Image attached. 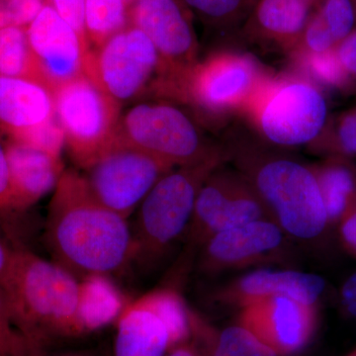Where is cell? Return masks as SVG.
Segmentation results:
<instances>
[{
  "mask_svg": "<svg viewBox=\"0 0 356 356\" xmlns=\"http://www.w3.org/2000/svg\"><path fill=\"white\" fill-rule=\"evenodd\" d=\"M6 151L13 211L27 209L56 189L64 173L60 158L14 140Z\"/></svg>",
  "mask_w": 356,
  "mask_h": 356,
  "instance_id": "cell-17",
  "label": "cell"
},
{
  "mask_svg": "<svg viewBox=\"0 0 356 356\" xmlns=\"http://www.w3.org/2000/svg\"><path fill=\"white\" fill-rule=\"evenodd\" d=\"M165 356H207V355L196 341H192L191 339L187 343L173 346L168 351Z\"/></svg>",
  "mask_w": 356,
  "mask_h": 356,
  "instance_id": "cell-40",
  "label": "cell"
},
{
  "mask_svg": "<svg viewBox=\"0 0 356 356\" xmlns=\"http://www.w3.org/2000/svg\"><path fill=\"white\" fill-rule=\"evenodd\" d=\"M355 4H356V0H355Z\"/></svg>",
  "mask_w": 356,
  "mask_h": 356,
  "instance_id": "cell-45",
  "label": "cell"
},
{
  "mask_svg": "<svg viewBox=\"0 0 356 356\" xmlns=\"http://www.w3.org/2000/svg\"><path fill=\"white\" fill-rule=\"evenodd\" d=\"M84 74L122 105L143 95L154 76L166 74L156 47L132 25L89 51Z\"/></svg>",
  "mask_w": 356,
  "mask_h": 356,
  "instance_id": "cell-8",
  "label": "cell"
},
{
  "mask_svg": "<svg viewBox=\"0 0 356 356\" xmlns=\"http://www.w3.org/2000/svg\"><path fill=\"white\" fill-rule=\"evenodd\" d=\"M13 211L11 201L10 177L6 151L0 144V212Z\"/></svg>",
  "mask_w": 356,
  "mask_h": 356,
  "instance_id": "cell-37",
  "label": "cell"
},
{
  "mask_svg": "<svg viewBox=\"0 0 356 356\" xmlns=\"http://www.w3.org/2000/svg\"><path fill=\"white\" fill-rule=\"evenodd\" d=\"M317 142L316 149L321 153L356 158V107L341 114L332 126L329 135H321Z\"/></svg>",
  "mask_w": 356,
  "mask_h": 356,
  "instance_id": "cell-29",
  "label": "cell"
},
{
  "mask_svg": "<svg viewBox=\"0 0 356 356\" xmlns=\"http://www.w3.org/2000/svg\"><path fill=\"white\" fill-rule=\"evenodd\" d=\"M192 339L207 356H278L240 324L219 330L191 310Z\"/></svg>",
  "mask_w": 356,
  "mask_h": 356,
  "instance_id": "cell-24",
  "label": "cell"
},
{
  "mask_svg": "<svg viewBox=\"0 0 356 356\" xmlns=\"http://www.w3.org/2000/svg\"><path fill=\"white\" fill-rule=\"evenodd\" d=\"M201 185L187 227V243L201 248L213 236L257 220L270 219L266 206L247 177L238 170L222 168Z\"/></svg>",
  "mask_w": 356,
  "mask_h": 356,
  "instance_id": "cell-11",
  "label": "cell"
},
{
  "mask_svg": "<svg viewBox=\"0 0 356 356\" xmlns=\"http://www.w3.org/2000/svg\"><path fill=\"white\" fill-rule=\"evenodd\" d=\"M14 142L27 145L44 153L60 158L65 146V136L57 117L35 127L13 134Z\"/></svg>",
  "mask_w": 356,
  "mask_h": 356,
  "instance_id": "cell-30",
  "label": "cell"
},
{
  "mask_svg": "<svg viewBox=\"0 0 356 356\" xmlns=\"http://www.w3.org/2000/svg\"><path fill=\"white\" fill-rule=\"evenodd\" d=\"M10 26L30 25L44 8V0H3Z\"/></svg>",
  "mask_w": 356,
  "mask_h": 356,
  "instance_id": "cell-34",
  "label": "cell"
},
{
  "mask_svg": "<svg viewBox=\"0 0 356 356\" xmlns=\"http://www.w3.org/2000/svg\"><path fill=\"white\" fill-rule=\"evenodd\" d=\"M29 348L14 325L6 294L0 288V356H24Z\"/></svg>",
  "mask_w": 356,
  "mask_h": 356,
  "instance_id": "cell-32",
  "label": "cell"
},
{
  "mask_svg": "<svg viewBox=\"0 0 356 356\" xmlns=\"http://www.w3.org/2000/svg\"><path fill=\"white\" fill-rule=\"evenodd\" d=\"M267 83L252 56L222 51L197 63L177 86L197 108L221 115L250 108Z\"/></svg>",
  "mask_w": 356,
  "mask_h": 356,
  "instance_id": "cell-10",
  "label": "cell"
},
{
  "mask_svg": "<svg viewBox=\"0 0 356 356\" xmlns=\"http://www.w3.org/2000/svg\"><path fill=\"white\" fill-rule=\"evenodd\" d=\"M126 3L128 4V6L130 7L131 4H132L133 0H125Z\"/></svg>",
  "mask_w": 356,
  "mask_h": 356,
  "instance_id": "cell-44",
  "label": "cell"
},
{
  "mask_svg": "<svg viewBox=\"0 0 356 356\" xmlns=\"http://www.w3.org/2000/svg\"><path fill=\"white\" fill-rule=\"evenodd\" d=\"M238 324L278 356H293L311 343L318 323V305L285 296L255 299L241 307Z\"/></svg>",
  "mask_w": 356,
  "mask_h": 356,
  "instance_id": "cell-13",
  "label": "cell"
},
{
  "mask_svg": "<svg viewBox=\"0 0 356 356\" xmlns=\"http://www.w3.org/2000/svg\"><path fill=\"white\" fill-rule=\"evenodd\" d=\"M47 241L57 264L83 277L120 270L137 252L127 218L98 201L74 170L63 173L56 187Z\"/></svg>",
  "mask_w": 356,
  "mask_h": 356,
  "instance_id": "cell-1",
  "label": "cell"
},
{
  "mask_svg": "<svg viewBox=\"0 0 356 356\" xmlns=\"http://www.w3.org/2000/svg\"><path fill=\"white\" fill-rule=\"evenodd\" d=\"M172 168L115 138L102 154L83 168L81 175L98 201L128 218L159 178Z\"/></svg>",
  "mask_w": 356,
  "mask_h": 356,
  "instance_id": "cell-9",
  "label": "cell"
},
{
  "mask_svg": "<svg viewBox=\"0 0 356 356\" xmlns=\"http://www.w3.org/2000/svg\"><path fill=\"white\" fill-rule=\"evenodd\" d=\"M123 294L106 274H90L79 282V321L81 334L116 323L127 306Z\"/></svg>",
  "mask_w": 356,
  "mask_h": 356,
  "instance_id": "cell-22",
  "label": "cell"
},
{
  "mask_svg": "<svg viewBox=\"0 0 356 356\" xmlns=\"http://www.w3.org/2000/svg\"><path fill=\"white\" fill-rule=\"evenodd\" d=\"M133 25L151 40L175 86L194 67L197 40L180 0H133Z\"/></svg>",
  "mask_w": 356,
  "mask_h": 356,
  "instance_id": "cell-12",
  "label": "cell"
},
{
  "mask_svg": "<svg viewBox=\"0 0 356 356\" xmlns=\"http://www.w3.org/2000/svg\"><path fill=\"white\" fill-rule=\"evenodd\" d=\"M14 252H15V250H11V248L7 245L3 238L0 236V288L3 286L7 275H8L9 271H10Z\"/></svg>",
  "mask_w": 356,
  "mask_h": 356,
  "instance_id": "cell-39",
  "label": "cell"
},
{
  "mask_svg": "<svg viewBox=\"0 0 356 356\" xmlns=\"http://www.w3.org/2000/svg\"><path fill=\"white\" fill-rule=\"evenodd\" d=\"M8 26H10V21H9L8 14H7L3 1H0V29H2V28L8 27Z\"/></svg>",
  "mask_w": 356,
  "mask_h": 356,
  "instance_id": "cell-41",
  "label": "cell"
},
{
  "mask_svg": "<svg viewBox=\"0 0 356 356\" xmlns=\"http://www.w3.org/2000/svg\"><path fill=\"white\" fill-rule=\"evenodd\" d=\"M40 79L51 92L83 76L89 51L76 32L46 4L27 31Z\"/></svg>",
  "mask_w": 356,
  "mask_h": 356,
  "instance_id": "cell-15",
  "label": "cell"
},
{
  "mask_svg": "<svg viewBox=\"0 0 356 356\" xmlns=\"http://www.w3.org/2000/svg\"><path fill=\"white\" fill-rule=\"evenodd\" d=\"M325 281L316 274L295 270H257L232 281L216 293V301L238 308L255 299L285 296L318 305Z\"/></svg>",
  "mask_w": 356,
  "mask_h": 356,
  "instance_id": "cell-16",
  "label": "cell"
},
{
  "mask_svg": "<svg viewBox=\"0 0 356 356\" xmlns=\"http://www.w3.org/2000/svg\"><path fill=\"white\" fill-rule=\"evenodd\" d=\"M307 1L310 2L311 4H313V6H315L320 0H307Z\"/></svg>",
  "mask_w": 356,
  "mask_h": 356,
  "instance_id": "cell-42",
  "label": "cell"
},
{
  "mask_svg": "<svg viewBox=\"0 0 356 356\" xmlns=\"http://www.w3.org/2000/svg\"><path fill=\"white\" fill-rule=\"evenodd\" d=\"M310 168L322 194L330 227H337L356 201V165L350 159L332 156Z\"/></svg>",
  "mask_w": 356,
  "mask_h": 356,
  "instance_id": "cell-23",
  "label": "cell"
},
{
  "mask_svg": "<svg viewBox=\"0 0 356 356\" xmlns=\"http://www.w3.org/2000/svg\"><path fill=\"white\" fill-rule=\"evenodd\" d=\"M355 29V0H320L297 47L314 54L334 51Z\"/></svg>",
  "mask_w": 356,
  "mask_h": 356,
  "instance_id": "cell-21",
  "label": "cell"
},
{
  "mask_svg": "<svg viewBox=\"0 0 356 356\" xmlns=\"http://www.w3.org/2000/svg\"><path fill=\"white\" fill-rule=\"evenodd\" d=\"M227 158L222 149L198 163L172 168L159 178L139 206L134 234L136 257L158 259L186 232L201 185Z\"/></svg>",
  "mask_w": 356,
  "mask_h": 356,
  "instance_id": "cell-4",
  "label": "cell"
},
{
  "mask_svg": "<svg viewBox=\"0 0 356 356\" xmlns=\"http://www.w3.org/2000/svg\"><path fill=\"white\" fill-rule=\"evenodd\" d=\"M53 95L65 145L84 168L114 142L121 104L86 74L63 84Z\"/></svg>",
  "mask_w": 356,
  "mask_h": 356,
  "instance_id": "cell-7",
  "label": "cell"
},
{
  "mask_svg": "<svg viewBox=\"0 0 356 356\" xmlns=\"http://www.w3.org/2000/svg\"><path fill=\"white\" fill-rule=\"evenodd\" d=\"M200 248L201 271L221 273L280 262L285 254V233L271 220H257L220 232Z\"/></svg>",
  "mask_w": 356,
  "mask_h": 356,
  "instance_id": "cell-14",
  "label": "cell"
},
{
  "mask_svg": "<svg viewBox=\"0 0 356 356\" xmlns=\"http://www.w3.org/2000/svg\"><path fill=\"white\" fill-rule=\"evenodd\" d=\"M55 116L53 92L44 84L0 76V125L9 132L35 127Z\"/></svg>",
  "mask_w": 356,
  "mask_h": 356,
  "instance_id": "cell-18",
  "label": "cell"
},
{
  "mask_svg": "<svg viewBox=\"0 0 356 356\" xmlns=\"http://www.w3.org/2000/svg\"><path fill=\"white\" fill-rule=\"evenodd\" d=\"M250 109L264 139L277 147L316 142L327 126L325 96L305 79L268 81Z\"/></svg>",
  "mask_w": 356,
  "mask_h": 356,
  "instance_id": "cell-6",
  "label": "cell"
},
{
  "mask_svg": "<svg viewBox=\"0 0 356 356\" xmlns=\"http://www.w3.org/2000/svg\"><path fill=\"white\" fill-rule=\"evenodd\" d=\"M116 139L175 168L221 152L209 144L196 122L170 103L136 104L120 117Z\"/></svg>",
  "mask_w": 356,
  "mask_h": 356,
  "instance_id": "cell-5",
  "label": "cell"
},
{
  "mask_svg": "<svg viewBox=\"0 0 356 356\" xmlns=\"http://www.w3.org/2000/svg\"><path fill=\"white\" fill-rule=\"evenodd\" d=\"M116 325L114 356H165L172 348L168 327L143 296L127 304Z\"/></svg>",
  "mask_w": 356,
  "mask_h": 356,
  "instance_id": "cell-19",
  "label": "cell"
},
{
  "mask_svg": "<svg viewBox=\"0 0 356 356\" xmlns=\"http://www.w3.org/2000/svg\"><path fill=\"white\" fill-rule=\"evenodd\" d=\"M203 22L219 28L233 27L247 20L257 0H180Z\"/></svg>",
  "mask_w": 356,
  "mask_h": 356,
  "instance_id": "cell-28",
  "label": "cell"
},
{
  "mask_svg": "<svg viewBox=\"0 0 356 356\" xmlns=\"http://www.w3.org/2000/svg\"><path fill=\"white\" fill-rule=\"evenodd\" d=\"M0 76L22 77L42 83L27 33L17 26L0 29Z\"/></svg>",
  "mask_w": 356,
  "mask_h": 356,
  "instance_id": "cell-25",
  "label": "cell"
},
{
  "mask_svg": "<svg viewBox=\"0 0 356 356\" xmlns=\"http://www.w3.org/2000/svg\"><path fill=\"white\" fill-rule=\"evenodd\" d=\"M259 194L271 221L302 241L321 238L331 228L310 165L259 146H243L229 154Z\"/></svg>",
  "mask_w": 356,
  "mask_h": 356,
  "instance_id": "cell-3",
  "label": "cell"
},
{
  "mask_svg": "<svg viewBox=\"0 0 356 356\" xmlns=\"http://www.w3.org/2000/svg\"><path fill=\"white\" fill-rule=\"evenodd\" d=\"M149 306L161 318L170 334L172 348L192 339L191 310L179 293L161 288L144 295Z\"/></svg>",
  "mask_w": 356,
  "mask_h": 356,
  "instance_id": "cell-26",
  "label": "cell"
},
{
  "mask_svg": "<svg viewBox=\"0 0 356 356\" xmlns=\"http://www.w3.org/2000/svg\"><path fill=\"white\" fill-rule=\"evenodd\" d=\"M303 53V64L312 76L321 83L330 86H341L348 84L343 67L337 58L336 50L327 53L314 54L301 51Z\"/></svg>",
  "mask_w": 356,
  "mask_h": 356,
  "instance_id": "cell-31",
  "label": "cell"
},
{
  "mask_svg": "<svg viewBox=\"0 0 356 356\" xmlns=\"http://www.w3.org/2000/svg\"><path fill=\"white\" fill-rule=\"evenodd\" d=\"M339 294L344 311L356 320V273L344 281Z\"/></svg>",
  "mask_w": 356,
  "mask_h": 356,
  "instance_id": "cell-38",
  "label": "cell"
},
{
  "mask_svg": "<svg viewBox=\"0 0 356 356\" xmlns=\"http://www.w3.org/2000/svg\"><path fill=\"white\" fill-rule=\"evenodd\" d=\"M346 356H356V350L351 351V353H348Z\"/></svg>",
  "mask_w": 356,
  "mask_h": 356,
  "instance_id": "cell-43",
  "label": "cell"
},
{
  "mask_svg": "<svg viewBox=\"0 0 356 356\" xmlns=\"http://www.w3.org/2000/svg\"><path fill=\"white\" fill-rule=\"evenodd\" d=\"M313 8L307 0H257L245 29L257 38L297 47Z\"/></svg>",
  "mask_w": 356,
  "mask_h": 356,
  "instance_id": "cell-20",
  "label": "cell"
},
{
  "mask_svg": "<svg viewBox=\"0 0 356 356\" xmlns=\"http://www.w3.org/2000/svg\"><path fill=\"white\" fill-rule=\"evenodd\" d=\"M2 291L14 325L30 348L51 337L81 334L79 282L57 262L15 250Z\"/></svg>",
  "mask_w": 356,
  "mask_h": 356,
  "instance_id": "cell-2",
  "label": "cell"
},
{
  "mask_svg": "<svg viewBox=\"0 0 356 356\" xmlns=\"http://www.w3.org/2000/svg\"><path fill=\"white\" fill-rule=\"evenodd\" d=\"M348 83L356 84V29L336 49Z\"/></svg>",
  "mask_w": 356,
  "mask_h": 356,
  "instance_id": "cell-36",
  "label": "cell"
},
{
  "mask_svg": "<svg viewBox=\"0 0 356 356\" xmlns=\"http://www.w3.org/2000/svg\"><path fill=\"white\" fill-rule=\"evenodd\" d=\"M128 7L125 0H86L84 20L88 42H92L97 49L125 29Z\"/></svg>",
  "mask_w": 356,
  "mask_h": 356,
  "instance_id": "cell-27",
  "label": "cell"
},
{
  "mask_svg": "<svg viewBox=\"0 0 356 356\" xmlns=\"http://www.w3.org/2000/svg\"><path fill=\"white\" fill-rule=\"evenodd\" d=\"M86 0H49V6L55 9L60 16L76 32L88 51V42L86 32Z\"/></svg>",
  "mask_w": 356,
  "mask_h": 356,
  "instance_id": "cell-33",
  "label": "cell"
},
{
  "mask_svg": "<svg viewBox=\"0 0 356 356\" xmlns=\"http://www.w3.org/2000/svg\"><path fill=\"white\" fill-rule=\"evenodd\" d=\"M337 227L344 252L356 259V201L344 213Z\"/></svg>",
  "mask_w": 356,
  "mask_h": 356,
  "instance_id": "cell-35",
  "label": "cell"
}]
</instances>
